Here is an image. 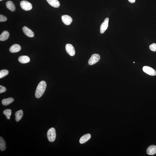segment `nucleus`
Listing matches in <instances>:
<instances>
[{
  "instance_id": "obj_23",
  "label": "nucleus",
  "mask_w": 156,
  "mask_h": 156,
  "mask_svg": "<svg viewBox=\"0 0 156 156\" xmlns=\"http://www.w3.org/2000/svg\"><path fill=\"white\" fill-rule=\"evenodd\" d=\"M7 20V18L5 16H3L1 15H0V22H5Z\"/></svg>"
},
{
  "instance_id": "obj_27",
  "label": "nucleus",
  "mask_w": 156,
  "mask_h": 156,
  "mask_svg": "<svg viewBox=\"0 0 156 156\" xmlns=\"http://www.w3.org/2000/svg\"><path fill=\"white\" fill-rule=\"evenodd\" d=\"M133 62V63H135V62Z\"/></svg>"
},
{
  "instance_id": "obj_9",
  "label": "nucleus",
  "mask_w": 156,
  "mask_h": 156,
  "mask_svg": "<svg viewBox=\"0 0 156 156\" xmlns=\"http://www.w3.org/2000/svg\"><path fill=\"white\" fill-rule=\"evenodd\" d=\"M146 152L148 155H153L156 153V146L155 145H151L147 148Z\"/></svg>"
},
{
  "instance_id": "obj_17",
  "label": "nucleus",
  "mask_w": 156,
  "mask_h": 156,
  "mask_svg": "<svg viewBox=\"0 0 156 156\" xmlns=\"http://www.w3.org/2000/svg\"><path fill=\"white\" fill-rule=\"evenodd\" d=\"M23 112L22 110L17 111L15 113L16 120V122H19L23 116Z\"/></svg>"
},
{
  "instance_id": "obj_26",
  "label": "nucleus",
  "mask_w": 156,
  "mask_h": 156,
  "mask_svg": "<svg viewBox=\"0 0 156 156\" xmlns=\"http://www.w3.org/2000/svg\"><path fill=\"white\" fill-rule=\"evenodd\" d=\"M2 0H0V1H2Z\"/></svg>"
},
{
  "instance_id": "obj_1",
  "label": "nucleus",
  "mask_w": 156,
  "mask_h": 156,
  "mask_svg": "<svg viewBox=\"0 0 156 156\" xmlns=\"http://www.w3.org/2000/svg\"><path fill=\"white\" fill-rule=\"evenodd\" d=\"M47 86L46 82L42 81L39 84L36 90L35 96L36 98H39L43 95L45 91Z\"/></svg>"
},
{
  "instance_id": "obj_14",
  "label": "nucleus",
  "mask_w": 156,
  "mask_h": 156,
  "mask_svg": "<svg viewBox=\"0 0 156 156\" xmlns=\"http://www.w3.org/2000/svg\"><path fill=\"white\" fill-rule=\"evenodd\" d=\"M49 5L55 8H58L60 6V3L58 0H46Z\"/></svg>"
},
{
  "instance_id": "obj_22",
  "label": "nucleus",
  "mask_w": 156,
  "mask_h": 156,
  "mask_svg": "<svg viewBox=\"0 0 156 156\" xmlns=\"http://www.w3.org/2000/svg\"><path fill=\"white\" fill-rule=\"evenodd\" d=\"M149 48L150 50L153 52H156V44L153 43L149 46Z\"/></svg>"
},
{
  "instance_id": "obj_6",
  "label": "nucleus",
  "mask_w": 156,
  "mask_h": 156,
  "mask_svg": "<svg viewBox=\"0 0 156 156\" xmlns=\"http://www.w3.org/2000/svg\"><path fill=\"white\" fill-rule=\"evenodd\" d=\"M65 49L67 53L71 56H73L75 54V50L74 47L72 45L67 44L65 46Z\"/></svg>"
},
{
  "instance_id": "obj_13",
  "label": "nucleus",
  "mask_w": 156,
  "mask_h": 156,
  "mask_svg": "<svg viewBox=\"0 0 156 156\" xmlns=\"http://www.w3.org/2000/svg\"><path fill=\"white\" fill-rule=\"evenodd\" d=\"M30 59L29 57L26 55H22L19 57L18 61L22 64H25L29 62Z\"/></svg>"
},
{
  "instance_id": "obj_3",
  "label": "nucleus",
  "mask_w": 156,
  "mask_h": 156,
  "mask_svg": "<svg viewBox=\"0 0 156 156\" xmlns=\"http://www.w3.org/2000/svg\"><path fill=\"white\" fill-rule=\"evenodd\" d=\"M21 7L23 10L25 11H28L32 8V5L28 1H22L20 3Z\"/></svg>"
},
{
  "instance_id": "obj_2",
  "label": "nucleus",
  "mask_w": 156,
  "mask_h": 156,
  "mask_svg": "<svg viewBox=\"0 0 156 156\" xmlns=\"http://www.w3.org/2000/svg\"><path fill=\"white\" fill-rule=\"evenodd\" d=\"M47 135L48 140L49 142L54 141L56 137L55 129L53 127L49 129L47 132Z\"/></svg>"
},
{
  "instance_id": "obj_21",
  "label": "nucleus",
  "mask_w": 156,
  "mask_h": 156,
  "mask_svg": "<svg viewBox=\"0 0 156 156\" xmlns=\"http://www.w3.org/2000/svg\"><path fill=\"white\" fill-rule=\"evenodd\" d=\"M8 70H1L0 71V78H3L5 77L8 74Z\"/></svg>"
},
{
  "instance_id": "obj_4",
  "label": "nucleus",
  "mask_w": 156,
  "mask_h": 156,
  "mask_svg": "<svg viewBox=\"0 0 156 156\" xmlns=\"http://www.w3.org/2000/svg\"><path fill=\"white\" fill-rule=\"evenodd\" d=\"M100 58V55L98 54L93 55L88 61V64L90 65H93L98 62Z\"/></svg>"
},
{
  "instance_id": "obj_11",
  "label": "nucleus",
  "mask_w": 156,
  "mask_h": 156,
  "mask_svg": "<svg viewBox=\"0 0 156 156\" xmlns=\"http://www.w3.org/2000/svg\"><path fill=\"white\" fill-rule=\"evenodd\" d=\"M21 49V46L19 45L15 44L13 45L10 48L9 51L12 53H16L19 52Z\"/></svg>"
},
{
  "instance_id": "obj_8",
  "label": "nucleus",
  "mask_w": 156,
  "mask_h": 156,
  "mask_svg": "<svg viewBox=\"0 0 156 156\" xmlns=\"http://www.w3.org/2000/svg\"><path fill=\"white\" fill-rule=\"evenodd\" d=\"M61 19L63 23L66 25L70 24L73 21L72 18L67 15L62 16L61 17Z\"/></svg>"
},
{
  "instance_id": "obj_7",
  "label": "nucleus",
  "mask_w": 156,
  "mask_h": 156,
  "mask_svg": "<svg viewBox=\"0 0 156 156\" xmlns=\"http://www.w3.org/2000/svg\"><path fill=\"white\" fill-rule=\"evenodd\" d=\"M109 19L106 18L105 19L104 21L103 22L100 26V32L101 34L104 33L105 31L107 29L109 26Z\"/></svg>"
},
{
  "instance_id": "obj_24",
  "label": "nucleus",
  "mask_w": 156,
  "mask_h": 156,
  "mask_svg": "<svg viewBox=\"0 0 156 156\" xmlns=\"http://www.w3.org/2000/svg\"><path fill=\"white\" fill-rule=\"evenodd\" d=\"M6 89L5 87L0 85V93H2L6 92Z\"/></svg>"
},
{
  "instance_id": "obj_12",
  "label": "nucleus",
  "mask_w": 156,
  "mask_h": 156,
  "mask_svg": "<svg viewBox=\"0 0 156 156\" xmlns=\"http://www.w3.org/2000/svg\"><path fill=\"white\" fill-rule=\"evenodd\" d=\"M91 137V135L88 133L84 135L80 138L79 142L81 144H83L86 142L90 139Z\"/></svg>"
},
{
  "instance_id": "obj_5",
  "label": "nucleus",
  "mask_w": 156,
  "mask_h": 156,
  "mask_svg": "<svg viewBox=\"0 0 156 156\" xmlns=\"http://www.w3.org/2000/svg\"><path fill=\"white\" fill-rule=\"evenodd\" d=\"M143 70L145 73L149 75L155 76L156 75V70L150 67L145 66L143 67Z\"/></svg>"
},
{
  "instance_id": "obj_20",
  "label": "nucleus",
  "mask_w": 156,
  "mask_h": 156,
  "mask_svg": "<svg viewBox=\"0 0 156 156\" xmlns=\"http://www.w3.org/2000/svg\"><path fill=\"white\" fill-rule=\"evenodd\" d=\"M3 114L5 115L7 119H9L11 115V110L10 109H7L4 110Z\"/></svg>"
},
{
  "instance_id": "obj_25",
  "label": "nucleus",
  "mask_w": 156,
  "mask_h": 156,
  "mask_svg": "<svg viewBox=\"0 0 156 156\" xmlns=\"http://www.w3.org/2000/svg\"><path fill=\"white\" fill-rule=\"evenodd\" d=\"M129 2L132 3H133L135 2L136 0H128Z\"/></svg>"
},
{
  "instance_id": "obj_18",
  "label": "nucleus",
  "mask_w": 156,
  "mask_h": 156,
  "mask_svg": "<svg viewBox=\"0 0 156 156\" xmlns=\"http://www.w3.org/2000/svg\"><path fill=\"white\" fill-rule=\"evenodd\" d=\"M14 101V99L12 97H9L7 99H4L2 100L1 102L4 106H7L11 104Z\"/></svg>"
},
{
  "instance_id": "obj_19",
  "label": "nucleus",
  "mask_w": 156,
  "mask_h": 156,
  "mask_svg": "<svg viewBox=\"0 0 156 156\" xmlns=\"http://www.w3.org/2000/svg\"><path fill=\"white\" fill-rule=\"evenodd\" d=\"M6 149V145L5 141L2 137H0V150L1 151H4Z\"/></svg>"
},
{
  "instance_id": "obj_16",
  "label": "nucleus",
  "mask_w": 156,
  "mask_h": 156,
  "mask_svg": "<svg viewBox=\"0 0 156 156\" xmlns=\"http://www.w3.org/2000/svg\"><path fill=\"white\" fill-rule=\"evenodd\" d=\"M6 6L7 8L10 11L14 12L16 9V7L13 3L11 1H8L6 3Z\"/></svg>"
},
{
  "instance_id": "obj_10",
  "label": "nucleus",
  "mask_w": 156,
  "mask_h": 156,
  "mask_svg": "<svg viewBox=\"0 0 156 156\" xmlns=\"http://www.w3.org/2000/svg\"><path fill=\"white\" fill-rule=\"evenodd\" d=\"M22 30L25 35L30 37H33L34 36V33L29 28L26 26H24L22 28Z\"/></svg>"
},
{
  "instance_id": "obj_15",
  "label": "nucleus",
  "mask_w": 156,
  "mask_h": 156,
  "mask_svg": "<svg viewBox=\"0 0 156 156\" xmlns=\"http://www.w3.org/2000/svg\"><path fill=\"white\" fill-rule=\"evenodd\" d=\"M9 36V34L8 31H4L2 33L0 36V40L1 41H5L8 38Z\"/></svg>"
}]
</instances>
